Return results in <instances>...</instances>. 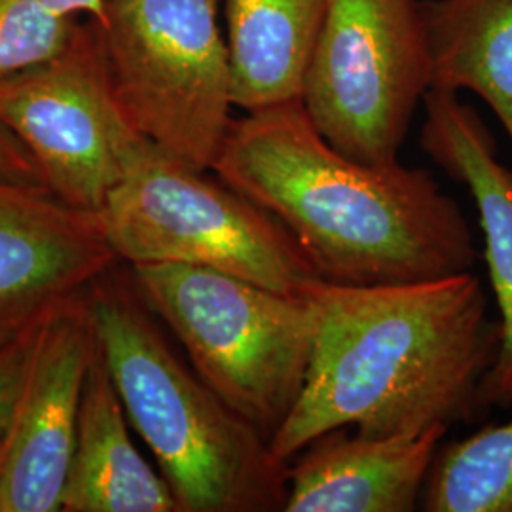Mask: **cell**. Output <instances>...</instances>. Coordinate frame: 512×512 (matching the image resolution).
<instances>
[{
	"label": "cell",
	"instance_id": "3957f363",
	"mask_svg": "<svg viewBox=\"0 0 512 512\" xmlns=\"http://www.w3.org/2000/svg\"><path fill=\"white\" fill-rule=\"evenodd\" d=\"M109 274L86 293L95 340L129 423L158 461L179 511H285L287 463L181 363L135 283L128 287Z\"/></svg>",
	"mask_w": 512,
	"mask_h": 512
},
{
	"label": "cell",
	"instance_id": "ac0fdd59",
	"mask_svg": "<svg viewBox=\"0 0 512 512\" xmlns=\"http://www.w3.org/2000/svg\"><path fill=\"white\" fill-rule=\"evenodd\" d=\"M40 321L29 329L21 330L14 336L0 340V456L14 421L19 395H21L27 368L35 348Z\"/></svg>",
	"mask_w": 512,
	"mask_h": 512
},
{
	"label": "cell",
	"instance_id": "8fae6325",
	"mask_svg": "<svg viewBox=\"0 0 512 512\" xmlns=\"http://www.w3.org/2000/svg\"><path fill=\"white\" fill-rule=\"evenodd\" d=\"M421 147L475 200L492 291L501 313V346L486 374L484 408L512 406V169L497 160L494 137L458 93L431 88L425 99Z\"/></svg>",
	"mask_w": 512,
	"mask_h": 512
},
{
	"label": "cell",
	"instance_id": "4fadbf2b",
	"mask_svg": "<svg viewBox=\"0 0 512 512\" xmlns=\"http://www.w3.org/2000/svg\"><path fill=\"white\" fill-rule=\"evenodd\" d=\"M128 414L95 349L61 512H179L162 473L137 450Z\"/></svg>",
	"mask_w": 512,
	"mask_h": 512
},
{
	"label": "cell",
	"instance_id": "277c9868",
	"mask_svg": "<svg viewBox=\"0 0 512 512\" xmlns=\"http://www.w3.org/2000/svg\"><path fill=\"white\" fill-rule=\"evenodd\" d=\"M131 275L196 374L270 444L308 378L317 330L310 298L192 264H137Z\"/></svg>",
	"mask_w": 512,
	"mask_h": 512
},
{
	"label": "cell",
	"instance_id": "5bb4252c",
	"mask_svg": "<svg viewBox=\"0 0 512 512\" xmlns=\"http://www.w3.org/2000/svg\"><path fill=\"white\" fill-rule=\"evenodd\" d=\"M330 6L332 0H224L236 109L300 101Z\"/></svg>",
	"mask_w": 512,
	"mask_h": 512
},
{
	"label": "cell",
	"instance_id": "8992f818",
	"mask_svg": "<svg viewBox=\"0 0 512 512\" xmlns=\"http://www.w3.org/2000/svg\"><path fill=\"white\" fill-rule=\"evenodd\" d=\"M92 25L129 124L186 164L211 169L236 109L220 0H105Z\"/></svg>",
	"mask_w": 512,
	"mask_h": 512
},
{
	"label": "cell",
	"instance_id": "30bf717a",
	"mask_svg": "<svg viewBox=\"0 0 512 512\" xmlns=\"http://www.w3.org/2000/svg\"><path fill=\"white\" fill-rule=\"evenodd\" d=\"M116 262L95 213L0 179V340L88 291Z\"/></svg>",
	"mask_w": 512,
	"mask_h": 512
},
{
	"label": "cell",
	"instance_id": "5b68a950",
	"mask_svg": "<svg viewBox=\"0 0 512 512\" xmlns=\"http://www.w3.org/2000/svg\"><path fill=\"white\" fill-rule=\"evenodd\" d=\"M97 219L114 255L131 266L192 264L287 294L319 277L279 220L148 139Z\"/></svg>",
	"mask_w": 512,
	"mask_h": 512
},
{
	"label": "cell",
	"instance_id": "ba28073f",
	"mask_svg": "<svg viewBox=\"0 0 512 512\" xmlns=\"http://www.w3.org/2000/svg\"><path fill=\"white\" fill-rule=\"evenodd\" d=\"M0 122L54 196L95 215L145 139L114 95L92 21L90 29L78 25L61 54L0 78Z\"/></svg>",
	"mask_w": 512,
	"mask_h": 512
},
{
	"label": "cell",
	"instance_id": "9c48e42d",
	"mask_svg": "<svg viewBox=\"0 0 512 512\" xmlns=\"http://www.w3.org/2000/svg\"><path fill=\"white\" fill-rule=\"evenodd\" d=\"M88 291L48 311L0 456V512H61L97 340Z\"/></svg>",
	"mask_w": 512,
	"mask_h": 512
},
{
	"label": "cell",
	"instance_id": "2e32d148",
	"mask_svg": "<svg viewBox=\"0 0 512 512\" xmlns=\"http://www.w3.org/2000/svg\"><path fill=\"white\" fill-rule=\"evenodd\" d=\"M421 505L429 512H512V420L439 450Z\"/></svg>",
	"mask_w": 512,
	"mask_h": 512
},
{
	"label": "cell",
	"instance_id": "d6986e66",
	"mask_svg": "<svg viewBox=\"0 0 512 512\" xmlns=\"http://www.w3.org/2000/svg\"><path fill=\"white\" fill-rule=\"evenodd\" d=\"M0 179L46 188L40 169L18 137L0 122Z\"/></svg>",
	"mask_w": 512,
	"mask_h": 512
},
{
	"label": "cell",
	"instance_id": "6da1fadb",
	"mask_svg": "<svg viewBox=\"0 0 512 512\" xmlns=\"http://www.w3.org/2000/svg\"><path fill=\"white\" fill-rule=\"evenodd\" d=\"M302 293L317 330L302 395L270 440L279 461L334 429L420 433L486 410L480 389L501 327L473 272L363 287L315 277Z\"/></svg>",
	"mask_w": 512,
	"mask_h": 512
},
{
	"label": "cell",
	"instance_id": "7c38bea8",
	"mask_svg": "<svg viewBox=\"0 0 512 512\" xmlns=\"http://www.w3.org/2000/svg\"><path fill=\"white\" fill-rule=\"evenodd\" d=\"M446 425L368 437L334 429L287 463L285 512H410L421 505Z\"/></svg>",
	"mask_w": 512,
	"mask_h": 512
},
{
	"label": "cell",
	"instance_id": "7a4b0ae2",
	"mask_svg": "<svg viewBox=\"0 0 512 512\" xmlns=\"http://www.w3.org/2000/svg\"><path fill=\"white\" fill-rule=\"evenodd\" d=\"M211 169L279 220L323 281L439 279L471 272L478 258L461 207L429 171L349 158L300 101L234 120Z\"/></svg>",
	"mask_w": 512,
	"mask_h": 512
},
{
	"label": "cell",
	"instance_id": "52a82bcc",
	"mask_svg": "<svg viewBox=\"0 0 512 512\" xmlns=\"http://www.w3.org/2000/svg\"><path fill=\"white\" fill-rule=\"evenodd\" d=\"M429 90L420 2L332 0L300 95L332 147L363 164H397Z\"/></svg>",
	"mask_w": 512,
	"mask_h": 512
},
{
	"label": "cell",
	"instance_id": "e0dca14e",
	"mask_svg": "<svg viewBox=\"0 0 512 512\" xmlns=\"http://www.w3.org/2000/svg\"><path fill=\"white\" fill-rule=\"evenodd\" d=\"M78 25L38 0H0V78L61 54Z\"/></svg>",
	"mask_w": 512,
	"mask_h": 512
},
{
	"label": "cell",
	"instance_id": "9a60e30c",
	"mask_svg": "<svg viewBox=\"0 0 512 512\" xmlns=\"http://www.w3.org/2000/svg\"><path fill=\"white\" fill-rule=\"evenodd\" d=\"M431 88L476 93L512 143V0H423Z\"/></svg>",
	"mask_w": 512,
	"mask_h": 512
},
{
	"label": "cell",
	"instance_id": "ffe728a7",
	"mask_svg": "<svg viewBox=\"0 0 512 512\" xmlns=\"http://www.w3.org/2000/svg\"><path fill=\"white\" fill-rule=\"evenodd\" d=\"M42 6L59 16L78 18L88 16L90 21H97L103 14L105 0H38Z\"/></svg>",
	"mask_w": 512,
	"mask_h": 512
}]
</instances>
